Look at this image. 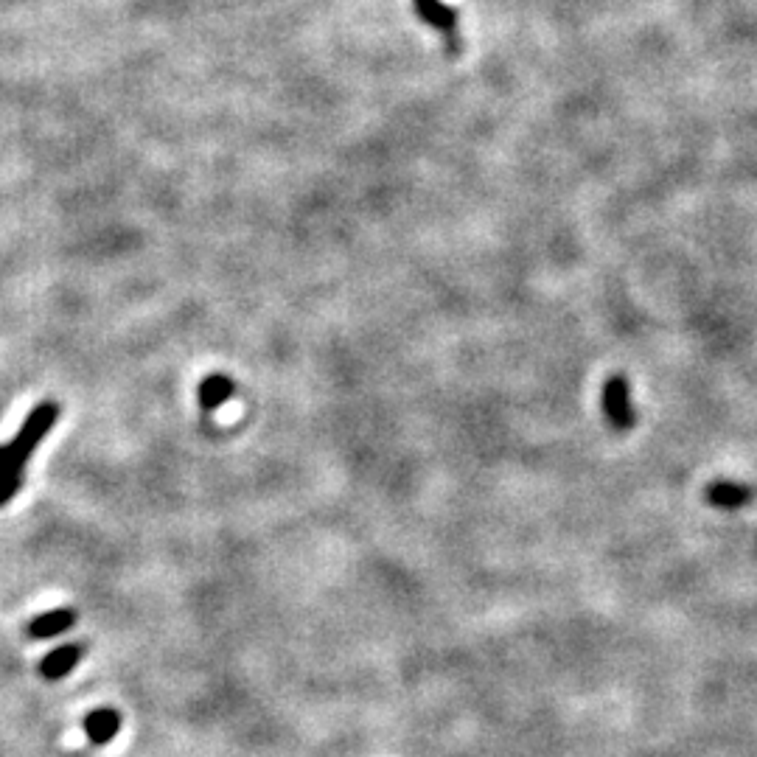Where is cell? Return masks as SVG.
<instances>
[{"label": "cell", "instance_id": "6da1fadb", "mask_svg": "<svg viewBox=\"0 0 757 757\" xmlns=\"http://www.w3.org/2000/svg\"><path fill=\"white\" fill-rule=\"evenodd\" d=\"M59 418V407L54 401H43L40 407H34L26 418L23 429L17 432L6 446H0V505L15 497L23 486V469L26 460L34 455V449L40 446L45 435L54 429Z\"/></svg>", "mask_w": 757, "mask_h": 757}, {"label": "cell", "instance_id": "7a4b0ae2", "mask_svg": "<svg viewBox=\"0 0 757 757\" xmlns=\"http://www.w3.org/2000/svg\"><path fill=\"white\" fill-rule=\"evenodd\" d=\"M600 404H603V415L609 421V427L615 432H629L637 424V413H634V401H631V387L629 379L623 373H612L603 390H600Z\"/></svg>", "mask_w": 757, "mask_h": 757}, {"label": "cell", "instance_id": "3957f363", "mask_svg": "<svg viewBox=\"0 0 757 757\" xmlns=\"http://www.w3.org/2000/svg\"><path fill=\"white\" fill-rule=\"evenodd\" d=\"M418 17L429 23L432 29H438L446 37V45L452 54H460V37H458V12L452 6H446L443 0H413Z\"/></svg>", "mask_w": 757, "mask_h": 757}, {"label": "cell", "instance_id": "277c9868", "mask_svg": "<svg viewBox=\"0 0 757 757\" xmlns=\"http://www.w3.org/2000/svg\"><path fill=\"white\" fill-rule=\"evenodd\" d=\"M704 500L721 511H741L755 500V488L746 486V483H735V480H715L704 488Z\"/></svg>", "mask_w": 757, "mask_h": 757}, {"label": "cell", "instance_id": "5b68a950", "mask_svg": "<svg viewBox=\"0 0 757 757\" xmlns=\"http://www.w3.org/2000/svg\"><path fill=\"white\" fill-rule=\"evenodd\" d=\"M118 729H121V715L115 713V710H107V707H99V710H93V713L85 718V732L87 738L93 743H110L118 735Z\"/></svg>", "mask_w": 757, "mask_h": 757}, {"label": "cell", "instance_id": "8992f818", "mask_svg": "<svg viewBox=\"0 0 757 757\" xmlns=\"http://www.w3.org/2000/svg\"><path fill=\"white\" fill-rule=\"evenodd\" d=\"M85 657V648L82 645H62L57 651H51L48 657L43 659L40 671H43L45 679H62L76 668V662Z\"/></svg>", "mask_w": 757, "mask_h": 757}, {"label": "cell", "instance_id": "52a82bcc", "mask_svg": "<svg viewBox=\"0 0 757 757\" xmlns=\"http://www.w3.org/2000/svg\"><path fill=\"white\" fill-rule=\"evenodd\" d=\"M197 396H200V404L205 410H219L233 396V382H230V376H225V373H208L200 382Z\"/></svg>", "mask_w": 757, "mask_h": 757}, {"label": "cell", "instance_id": "ba28073f", "mask_svg": "<svg viewBox=\"0 0 757 757\" xmlns=\"http://www.w3.org/2000/svg\"><path fill=\"white\" fill-rule=\"evenodd\" d=\"M76 623V615L71 609H57V612H48V615H40L31 620L29 634L31 637H54V634H62L68 631Z\"/></svg>", "mask_w": 757, "mask_h": 757}]
</instances>
